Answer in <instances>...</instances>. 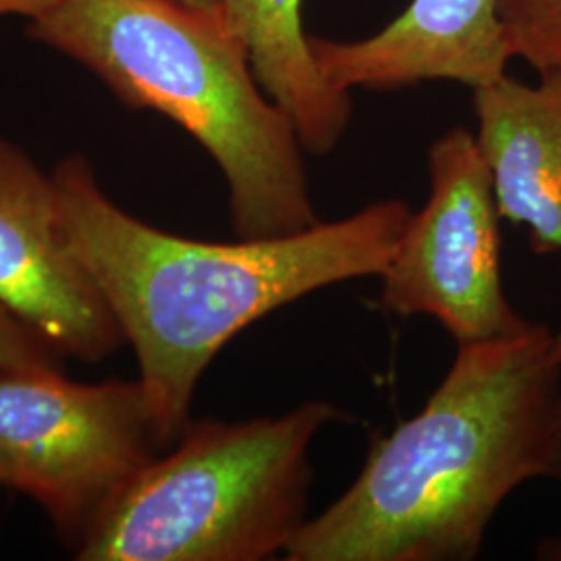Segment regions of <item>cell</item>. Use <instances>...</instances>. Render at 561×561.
<instances>
[{"instance_id": "cell-10", "label": "cell", "mask_w": 561, "mask_h": 561, "mask_svg": "<svg viewBox=\"0 0 561 561\" xmlns=\"http://www.w3.org/2000/svg\"><path fill=\"white\" fill-rule=\"evenodd\" d=\"M304 0H221L219 15L241 42L264 94L296 127L301 148L324 157L352 121V96L322 76L301 21Z\"/></svg>"}, {"instance_id": "cell-3", "label": "cell", "mask_w": 561, "mask_h": 561, "mask_svg": "<svg viewBox=\"0 0 561 561\" xmlns=\"http://www.w3.org/2000/svg\"><path fill=\"white\" fill-rule=\"evenodd\" d=\"M27 34L78 60L125 106L161 113L198 141L227 181L238 238L319 222L296 127L264 94L219 11L181 0H62Z\"/></svg>"}, {"instance_id": "cell-2", "label": "cell", "mask_w": 561, "mask_h": 561, "mask_svg": "<svg viewBox=\"0 0 561 561\" xmlns=\"http://www.w3.org/2000/svg\"><path fill=\"white\" fill-rule=\"evenodd\" d=\"M560 391L558 337L545 324L458 345L421 412L373 447L285 560H474L503 502L547 477Z\"/></svg>"}, {"instance_id": "cell-6", "label": "cell", "mask_w": 561, "mask_h": 561, "mask_svg": "<svg viewBox=\"0 0 561 561\" xmlns=\"http://www.w3.org/2000/svg\"><path fill=\"white\" fill-rule=\"evenodd\" d=\"M428 201L410 213L379 275L382 308L431 317L458 345L526 329L503 291L502 217L474 134H443L428 150Z\"/></svg>"}, {"instance_id": "cell-7", "label": "cell", "mask_w": 561, "mask_h": 561, "mask_svg": "<svg viewBox=\"0 0 561 561\" xmlns=\"http://www.w3.org/2000/svg\"><path fill=\"white\" fill-rule=\"evenodd\" d=\"M0 304L60 356L101 362L123 333L60 221L53 173L0 138Z\"/></svg>"}, {"instance_id": "cell-4", "label": "cell", "mask_w": 561, "mask_h": 561, "mask_svg": "<svg viewBox=\"0 0 561 561\" xmlns=\"http://www.w3.org/2000/svg\"><path fill=\"white\" fill-rule=\"evenodd\" d=\"M337 416L306 401L280 416L190 421L76 549L80 561H262L308 522L310 447Z\"/></svg>"}, {"instance_id": "cell-5", "label": "cell", "mask_w": 561, "mask_h": 561, "mask_svg": "<svg viewBox=\"0 0 561 561\" xmlns=\"http://www.w3.org/2000/svg\"><path fill=\"white\" fill-rule=\"evenodd\" d=\"M162 447L138 379L0 373V486L38 503L73 551Z\"/></svg>"}, {"instance_id": "cell-14", "label": "cell", "mask_w": 561, "mask_h": 561, "mask_svg": "<svg viewBox=\"0 0 561 561\" xmlns=\"http://www.w3.org/2000/svg\"><path fill=\"white\" fill-rule=\"evenodd\" d=\"M547 479H553L561 486V391L558 401V414H556V431H553V449H551V461Z\"/></svg>"}, {"instance_id": "cell-8", "label": "cell", "mask_w": 561, "mask_h": 561, "mask_svg": "<svg viewBox=\"0 0 561 561\" xmlns=\"http://www.w3.org/2000/svg\"><path fill=\"white\" fill-rule=\"evenodd\" d=\"M322 76L343 92L458 81L472 90L500 80L510 57L497 0H410L381 32L362 41L310 36Z\"/></svg>"}, {"instance_id": "cell-12", "label": "cell", "mask_w": 561, "mask_h": 561, "mask_svg": "<svg viewBox=\"0 0 561 561\" xmlns=\"http://www.w3.org/2000/svg\"><path fill=\"white\" fill-rule=\"evenodd\" d=\"M59 352L41 333L0 304V373L60 368Z\"/></svg>"}, {"instance_id": "cell-11", "label": "cell", "mask_w": 561, "mask_h": 561, "mask_svg": "<svg viewBox=\"0 0 561 561\" xmlns=\"http://www.w3.org/2000/svg\"><path fill=\"white\" fill-rule=\"evenodd\" d=\"M497 20L510 59L537 73L561 67V0H497Z\"/></svg>"}, {"instance_id": "cell-16", "label": "cell", "mask_w": 561, "mask_h": 561, "mask_svg": "<svg viewBox=\"0 0 561 561\" xmlns=\"http://www.w3.org/2000/svg\"><path fill=\"white\" fill-rule=\"evenodd\" d=\"M181 2L204 11H219V4H221V0H181Z\"/></svg>"}, {"instance_id": "cell-13", "label": "cell", "mask_w": 561, "mask_h": 561, "mask_svg": "<svg viewBox=\"0 0 561 561\" xmlns=\"http://www.w3.org/2000/svg\"><path fill=\"white\" fill-rule=\"evenodd\" d=\"M62 0H0V18L23 15L30 21L41 20L55 11Z\"/></svg>"}, {"instance_id": "cell-9", "label": "cell", "mask_w": 561, "mask_h": 561, "mask_svg": "<svg viewBox=\"0 0 561 561\" xmlns=\"http://www.w3.org/2000/svg\"><path fill=\"white\" fill-rule=\"evenodd\" d=\"M474 115L500 217L526 225L537 254H561V67L477 88Z\"/></svg>"}, {"instance_id": "cell-1", "label": "cell", "mask_w": 561, "mask_h": 561, "mask_svg": "<svg viewBox=\"0 0 561 561\" xmlns=\"http://www.w3.org/2000/svg\"><path fill=\"white\" fill-rule=\"evenodd\" d=\"M53 178L65 233L136 352L164 447L190 422L202 375L229 341L308 294L379 277L412 213L381 201L279 238L192 240L125 213L80 154Z\"/></svg>"}, {"instance_id": "cell-15", "label": "cell", "mask_w": 561, "mask_h": 561, "mask_svg": "<svg viewBox=\"0 0 561 561\" xmlns=\"http://www.w3.org/2000/svg\"><path fill=\"white\" fill-rule=\"evenodd\" d=\"M537 558L545 561H561V537H549L537 545Z\"/></svg>"}]
</instances>
